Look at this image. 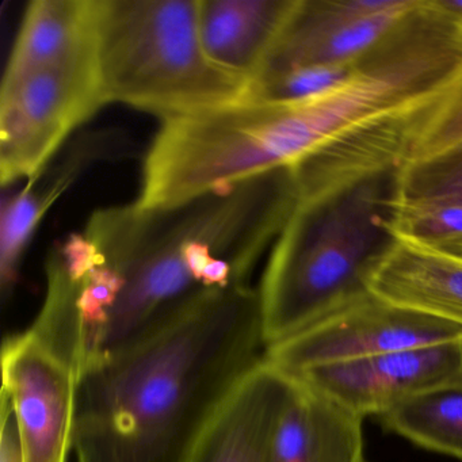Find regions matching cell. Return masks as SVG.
<instances>
[{
    "instance_id": "cell-22",
    "label": "cell",
    "mask_w": 462,
    "mask_h": 462,
    "mask_svg": "<svg viewBox=\"0 0 462 462\" xmlns=\"http://www.w3.org/2000/svg\"><path fill=\"white\" fill-rule=\"evenodd\" d=\"M0 462H21L20 446L12 408L2 400V438H0Z\"/></svg>"
},
{
    "instance_id": "cell-15",
    "label": "cell",
    "mask_w": 462,
    "mask_h": 462,
    "mask_svg": "<svg viewBox=\"0 0 462 462\" xmlns=\"http://www.w3.org/2000/svg\"><path fill=\"white\" fill-rule=\"evenodd\" d=\"M96 52V0H33L26 7L4 77Z\"/></svg>"
},
{
    "instance_id": "cell-8",
    "label": "cell",
    "mask_w": 462,
    "mask_h": 462,
    "mask_svg": "<svg viewBox=\"0 0 462 462\" xmlns=\"http://www.w3.org/2000/svg\"><path fill=\"white\" fill-rule=\"evenodd\" d=\"M365 419L462 383V339L391 351L293 374Z\"/></svg>"
},
{
    "instance_id": "cell-21",
    "label": "cell",
    "mask_w": 462,
    "mask_h": 462,
    "mask_svg": "<svg viewBox=\"0 0 462 462\" xmlns=\"http://www.w3.org/2000/svg\"><path fill=\"white\" fill-rule=\"evenodd\" d=\"M462 140V75L438 106L419 140L413 159L439 152Z\"/></svg>"
},
{
    "instance_id": "cell-3",
    "label": "cell",
    "mask_w": 462,
    "mask_h": 462,
    "mask_svg": "<svg viewBox=\"0 0 462 462\" xmlns=\"http://www.w3.org/2000/svg\"><path fill=\"white\" fill-rule=\"evenodd\" d=\"M402 170L299 199L256 288L267 347L372 293L373 275L400 242Z\"/></svg>"
},
{
    "instance_id": "cell-16",
    "label": "cell",
    "mask_w": 462,
    "mask_h": 462,
    "mask_svg": "<svg viewBox=\"0 0 462 462\" xmlns=\"http://www.w3.org/2000/svg\"><path fill=\"white\" fill-rule=\"evenodd\" d=\"M107 150L109 142L102 139L101 134L82 140L59 167L56 177L40 175L44 182H26L18 193L4 202L0 217V285L4 302L14 291L23 251L48 210L77 180L78 174Z\"/></svg>"
},
{
    "instance_id": "cell-12",
    "label": "cell",
    "mask_w": 462,
    "mask_h": 462,
    "mask_svg": "<svg viewBox=\"0 0 462 462\" xmlns=\"http://www.w3.org/2000/svg\"><path fill=\"white\" fill-rule=\"evenodd\" d=\"M293 377L266 462H367L364 419Z\"/></svg>"
},
{
    "instance_id": "cell-5",
    "label": "cell",
    "mask_w": 462,
    "mask_h": 462,
    "mask_svg": "<svg viewBox=\"0 0 462 462\" xmlns=\"http://www.w3.org/2000/svg\"><path fill=\"white\" fill-rule=\"evenodd\" d=\"M106 106L96 52L4 77L0 88V182H31L78 128Z\"/></svg>"
},
{
    "instance_id": "cell-19",
    "label": "cell",
    "mask_w": 462,
    "mask_h": 462,
    "mask_svg": "<svg viewBox=\"0 0 462 462\" xmlns=\"http://www.w3.org/2000/svg\"><path fill=\"white\" fill-rule=\"evenodd\" d=\"M400 240L462 256V202L400 207Z\"/></svg>"
},
{
    "instance_id": "cell-14",
    "label": "cell",
    "mask_w": 462,
    "mask_h": 462,
    "mask_svg": "<svg viewBox=\"0 0 462 462\" xmlns=\"http://www.w3.org/2000/svg\"><path fill=\"white\" fill-rule=\"evenodd\" d=\"M392 304L462 327V256L400 240L370 281Z\"/></svg>"
},
{
    "instance_id": "cell-13",
    "label": "cell",
    "mask_w": 462,
    "mask_h": 462,
    "mask_svg": "<svg viewBox=\"0 0 462 462\" xmlns=\"http://www.w3.org/2000/svg\"><path fill=\"white\" fill-rule=\"evenodd\" d=\"M297 0H199V33L210 60L253 82Z\"/></svg>"
},
{
    "instance_id": "cell-6",
    "label": "cell",
    "mask_w": 462,
    "mask_h": 462,
    "mask_svg": "<svg viewBox=\"0 0 462 462\" xmlns=\"http://www.w3.org/2000/svg\"><path fill=\"white\" fill-rule=\"evenodd\" d=\"M462 339V327L370 293L269 346L264 358L291 374L404 348Z\"/></svg>"
},
{
    "instance_id": "cell-17",
    "label": "cell",
    "mask_w": 462,
    "mask_h": 462,
    "mask_svg": "<svg viewBox=\"0 0 462 462\" xmlns=\"http://www.w3.org/2000/svg\"><path fill=\"white\" fill-rule=\"evenodd\" d=\"M380 421L419 448L462 461V383L411 400Z\"/></svg>"
},
{
    "instance_id": "cell-10",
    "label": "cell",
    "mask_w": 462,
    "mask_h": 462,
    "mask_svg": "<svg viewBox=\"0 0 462 462\" xmlns=\"http://www.w3.org/2000/svg\"><path fill=\"white\" fill-rule=\"evenodd\" d=\"M443 98L369 121L302 159L291 167L300 199L383 170L404 167L412 161L419 140Z\"/></svg>"
},
{
    "instance_id": "cell-2",
    "label": "cell",
    "mask_w": 462,
    "mask_h": 462,
    "mask_svg": "<svg viewBox=\"0 0 462 462\" xmlns=\"http://www.w3.org/2000/svg\"><path fill=\"white\" fill-rule=\"evenodd\" d=\"M266 348L258 289L204 291L147 339L78 373L75 462H188Z\"/></svg>"
},
{
    "instance_id": "cell-20",
    "label": "cell",
    "mask_w": 462,
    "mask_h": 462,
    "mask_svg": "<svg viewBox=\"0 0 462 462\" xmlns=\"http://www.w3.org/2000/svg\"><path fill=\"white\" fill-rule=\"evenodd\" d=\"M354 63L304 67L259 78L251 83L247 97L273 102L310 101L342 85L353 72Z\"/></svg>"
},
{
    "instance_id": "cell-7",
    "label": "cell",
    "mask_w": 462,
    "mask_h": 462,
    "mask_svg": "<svg viewBox=\"0 0 462 462\" xmlns=\"http://www.w3.org/2000/svg\"><path fill=\"white\" fill-rule=\"evenodd\" d=\"M4 388L17 431L21 462H69L72 454L78 375L31 328L2 348Z\"/></svg>"
},
{
    "instance_id": "cell-9",
    "label": "cell",
    "mask_w": 462,
    "mask_h": 462,
    "mask_svg": "<svg viewBox=\"0 0 462 462\" xmlns=\"http://www.w3.org/2000/svg\"><path fill=\"white\" fill-rule=\"evenodd\" d=\"M415 2L297 0L263 69L254 80L304 67L354 63Z\"/></svg>"
},
{
    "instance_id": "cell-23",
    "label": "cell",
    "mask_w": 462,
    "mask_h": 462,
    "mask_svg": "<svg viewBox=\"0 0 462 462\" xmlns=\"http://www.w3.org/2000/svg\"><path fill=\"white\" fill-rule=\"evenodd\" d=\"M440 9L462 23V0H435Z\"/></svg>"
},
{
    "instance_id": "cell-11",
    "label": "cell",
    "mask_w": 462,
    "mask_h": 462,
    "mask_svg": "<svg viewBox=\"0 0 462 462\" xmlns=\"http://www.w3.org/2000/svg\"><path fill=\"white\" fill-rule=\"evenodd\" d=\"M294 377L262 359L224 402L188 462H266Z\"/></svg>"
},
{
    "instance_id": "cell-4",
    "label": "cell",
    "mask_w": 462,
    "mask_h": 462,
    "mask_svg": "<svg viewBox=\"0 0 462 462\" xmlns=\"http://www.w3.org/2000/svg\"><path fill=\"white\" fill-rule=\"evenodd\" d=\"M96 60L105 105L161 123L245 98L251 83L210 60L199 0H96Z\"/></svg>"
},
{
    "instance_id": "cell-1",
    "label": "cell",
    "mask_w": 462,
    "mask_h": 462,
    "mask_svg": "<svg viewBox=\"0 0 462 462\" xmlns=\"http://www.w3.org/2000/svg\"><path fill=\"white\" fill-rule=\"evenodd\" d=\"M281 169L169 208H102L60 243L93 318L88 365L118 356L213 289L250 285L299 202Z\"/></svg>"
},
{
    "instance_id": "cell-18",
    "label": "cell",
    "mask_w": 462,
    "mask_h": 462,
    "mask_svg": "<svg viewBox=\"0 0 462 462\" xmlns=\"http://www.w3.org/2000/svg\"><path fill=\"white\" fill-rule=\"evenodd\" d=\"M402 207L462 202V140L402 170Z\"/></svg>"
}]
</instances>
